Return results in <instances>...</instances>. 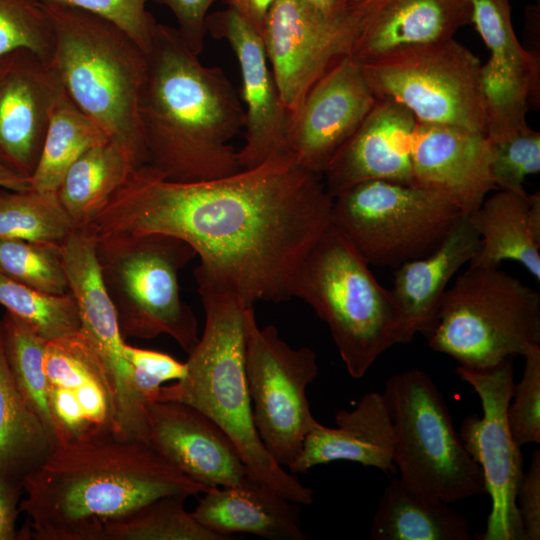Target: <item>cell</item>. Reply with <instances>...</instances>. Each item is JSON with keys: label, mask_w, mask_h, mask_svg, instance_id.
Here are the masks:
<instances>
[{"label": "cell", "mask_w": 540, "mask_h": 540, "mask_svg": "<svg viewBox=\"0 0 540 540\" xmlns=\"http://www.w3.org/2000/svg\"><path fill=\"white\" fill-rule=\"evenodd\" d=\"M332 202L322 175L290 151L192 182L167 180L145 164L86 228L95 238L158 233L181 239L200 257L195 273L253 307L291 298L299 266L331 224Z\"/></svg>", "instance_id": "obj_1"}, {"label": "cell", "mask_w": 540, "mask_h": 540, "mask_svg": "<svg viewBox=\"0 0 540 540\" xmlns=\"http://www.w3.org/2000/svg\"><path fill=\"white\" fill-rule=\"evenodd\" d=\"M23 485V529L36 540H101L106 522L156 498L208 490L148 443L122 439L109 428L57 441Z\"/></svg>", "instance_id": "obj_2"}, {"label": "cell", "mask_w": 540, "mask_h": 540, "mask_svg": "<svg viewBox=\"0 0 540 540\" xmlns=\"http://www.w3.org/2000/svg\"><path fill=\"white\" fill-rule=\"evenodd\" d=\"M139 113L147 165L177 182L242 170L230 141L244 128V108L219 67L203 65L177 28L157 23L147 52Z\"/></svg>", "instance_id": "obj_3"}, {"label": "cell", "mask_w": 540, "mask_h": 540, "mask_svg": "<svg viewBox=\"0 0 540 540\" xmlns=\"http://www.w3.org/2000/svg\"><path fill=\"white\" fill-rule=\"evenodd\" d=\"M205 325L188 352L183 378L163 385L156 401L188 404L210 417L236 445L253 479L298 505H311L314 491L278 465L255 428L245 371L244 318L248 307L232 290L194 273Z\"/></svg>", "instance_id": "obj_4"}, {"label": "cell", "mask_w": 540, "mask_h": 540, "mask_svg": "<svg viewBox=\"0 0 540 540\" xmlns=\"http://www.w3.org/2000/svg\"><path fill=\"white\" fill-rule=\"evenodd\" d=\"M41 1L53 25L51 62L66 94L128 153L136 168L145 165L139 106L147 53L102 16Z\"/></svg>", "instance_id": "obj_5"}, {"label": "cell", "mask_w": 540, "mask_h": 540, "mask_svg": "<svg viewBox=\"0 0 540 540\" xmlns=\"http://www.w3.org/2000/svg\"><path fill=\"white\" fill-rule=\"evenodd\" d=\"M291 297L306 302L323 320L352 378H362L389 348L411 342L415 333L391 290L332 223L303 259Z\"/></svg>", "instance_id": "obj_6"}, {"label": "cell", "mask_w": 540, "mask_h": 540, "mask_svg": "<svg viewBox=\"0 0 540 540\" xmlns=\"http://www.w3.org/2000/svg\"><path fill=\"white\" fill-rule=\"evenodd\" d=\"M436 352L484 369L540 345V294L499 268L469 267L445 291L427 335Z\"/></svg>", "instance_id": "obj_7"}, {"label": "cell", "mask_w": 540, "mask_h": 540, "mask_svg": "<svg viewBox=\"0 0 540 540\" xmlns=\"http://www.w3.org/2000/svg\"><path fill=\"white\" fill-rule=\"evenodd\" d=\"M194 249L165 234L96 238V257L123 338L165 334L188 353L198 342L191 308L180 296L178 273Z\"/></svg>", "instance_id": "obj_8"}, {"label": "cell", "mask_w": 540, "mask_h": 540, "mask_svg": "<svg viewBox=\"0 0 540 540\" xmlns=\"http://www.w3.org/2000/svg\"><path fill=\"white\" fill-rule=\"evenodd\" d=\"M382 396L394 430L393 464L409 489L448 503L486 494L482 471L427 373L413 368L391 376Z\"/></svg>", "instance_id": "obj_9"}, {"label": "cell", "mask_w": 540, "mask_h": 540, "mask_svg": "<svg viewBox=\"0 0 540 540\" xmlns=\"http://www.w3.org/2000/svg\"><path fill=\"white\" fill-rule=\"evenodd\" d=\"M462 215L437 191L371 180L333 197L331 223L369 265L396 269L435 250Z\"/></svg>", "instance_id": "obj_10"}, {"label": "cell", "mask_w": 540, "mask_h": 540, "mask_svg": "<svg viewBox=\"0 0 540 540\" xmlns=\"http://www.w3.org/2000/svg\"><path fill=\"white\" fill-rule=\"evenodd\" d=\"M360 64L375 96L402 105L417 122L486 135L481 63L453 38Z\"/></svg>", "instance_id": "obj_11"}, {"label": "cell", "mask_w": 540, "mask_h": 540, "mask_svg": "<svg viewBox=\"0 0 540 540\" xmlns=\"http://www.w3.org/2000/svg\"><path fill=\"white\" fill-rule=\"evenodd\" d=\"M244 340L255 428L274 461L288 469L318 423L307 397L318 376L317 355L309 347L292 348L272 324L261 328L253 307L245 311Z\"/></svg>", "instance_id": "obj_12"}, {"label": "cell", "mask_w": 540, "mask_h": 540, "mask_svg": "<svg viewBox=\"0 0 540 540\" xmlns=\"http://www.w3.org/2000/svg\"><path fill=\"white\" fill-rule=\"evenodd\" d=\"M457 375L468 383L480 398L482 416L468 415L462 422L460 438L479 465L491 510L485 531L479 540H525L516 504L517 490L523 476L521 447L513 440L507 422V408L514 388L512 359L484 369L464 366Z\"/></svg>", "instance_id": "obj_13"}, {"label": "cell", "mask_w": 540, "mask_h": 540, "mask_svg": "<svg viewBox=\"0 0 540 540\" xmlns=\"http://www.w3.org/2000/svg\"><path fill=\"white\" fill-rule=\"evenodd\" d=\"M359 28L355 3L338 19L322 17L302 0L274 3L266 18L262 39L281 101L290 118L310 88L337 62L351 55Z\"/></svg>", "instance_id": "obj_14"}, {"label": "cell", "mask_w": 540, "mask_h": 540, "mask_svg": "<svg viewBox=\"0 0 540 540\" xmlns=\"http://www.w3.org/2000/svg\"><path fill=\"white\" fill-rule=\"evenodd\" d=\"M471 23L490 52L480 69L486 136L493 142L528 130L526 115L539 92V66L516 37L508 0H472Z\"/></svg>", "instance_id": "obj_15"}, {"label": "cell", "mask_w": 540, "mask_h": 540, "mask_svg": "<svg viewBox=\"0 0 540 540\" xmlns=\"http://www.w3.org/2000/svg\"><path fill=\"white\" fill-rule=\"evenodd\" d=\"M376 102L361 64L344 57L310 88L290 118L289 151L303 167L323 175Z\"/></svg>", "instance_id": "obj_16"}, {"label": "cell", "mask_w": 540, "mask_h": 540, "mask_svg": "<svg viewBox=\"0 0 540 540\" xmlns=\"http://www.w3.org/2000/svg\"><path fill=\"white\" fill-rule=\"evenodd\" d=\"M64 88L52 62L29 49L0 57V163L31 179Z\"/></svg>", "instance_id": "obj_17"}, {"label": "cell", "mask_w": 540, "mask_h": 540, "mask_svg": "<svg viewBox=\"0 0 540 540\" xmlns=\"http://www.w3.org/2000/svg\"><path fill=\"white\" fill-rule=\"evenodd\" d=\"M206 27L213 37L229 44L240 68L245 104V142L238 151L241 168H253L289 151L290 117L281 101L262 36L229 7L209 14Z\"/></svg>", "instance_id": "obj_18"}, {"label": "cell", "mask_w": 540, "mask_h": 540, "mask_svg": "<svg viewBox=\"0 0 540 540\" xmlns=\"http://www.w3.org/2000/svg\"><path fill=\"white\" fill-rule=\"evenodd\" d=\"M45 373L57 441L102 428L114 430V399L106 370L80 329L47 341Z\"/></svg>", "instance_id": "obj_19"}, {"label": "cell", "mask_w": 540, "mask_h": 540, "mask_svg": "<svg viewBox=\"0 0 540 540\" xmlns=\"http://www.w3.org/2000/svg\"><path fill=\"white\" fill-rule=\"evenodd\" d=\"M147 443L205 488L241 483L249 471L228 434L200 410L176 401L147 404Z\"/></svg>", "instance_id": "obj_20"}, {"label": "cell", "mask_w": 540, "mask_h": 540, "mask_svg": "<svg viewBox=\"0 0 540 540\" xmlns=\"http://www.w3.org/2000/svg\"><path fill=\"white\" fill-rule=\"evenodd\" d=\"M491 144L485 134L417 122L412 142V184L446 195L468 215L496 188Z\"/></svg>", "instance_id": "obj_21"}, {"label": "cell", "mask_w": 540, "mask_h": 540, "mask_svg": "<svg viewBox=\"0 0 540 540\" xmlns=\"http://www.w3.org/2000/svg\"><path fill=\"white\" fill-rule=\"evenodd\" d=\"M416 124L405 107L377 98L324 171L322 177L328 193L335 197L371 180L412 184L411 150Z\"/></svg>", "instance_id": "obj_22"}, {"label": "cell", "mask_w": 540, "mask_h": 540, "mask_svg": "<svg viewBox=\"0 0 540 540\" xmlns=\"http://www.w3.org/2000/svg\"><path fill=\"white\" fill-rule=\"evenodd\" d=\"M360 28L351 57L360 63L442 42L471 23L472 0H358Z\"/></svg>", "instance_id": "obj_23"}, {"label": "cell", "mask_w": 540, "mask_h": 540, "mask_svg": "<svg viewBox=\"0 0 540 540\" xmlns=\"http://www.w3.org/2000/svg\"><path fill=\"white\" fill-rule=\"evenodd\" d=\"M61 246L69 292L78 307L80 330L99 355L113 392L125 395L132 389V371L124 356L125 341L117 314L102 280L96 238L86 227L76 228Z\"/></svg>", "instance_id": "obj_24"}, {"label": "cell", "mask_w": 540, "mask_h": 540, "mask_svg": "<svg viewBox=\"0 0 540 540\" xmlns=\"http://www.w3.org/2000/svg\"><path fill=\"white\" fill-rule=\"evenodd\" d=\"M336 427L317 423L288 467L292 474L306 473L317 465L346 460L385 473L394 470V430L382 393L369 392L352 410L335 415Z\"/></svg>", "instance_id": "obj_25"}, {"label": "cell", "mask_w": 540, "mask_h": 540, "mask_svg": "<svg viewBox=\"0 0 540 540\" xmlns=\"http://www.w3.org/2000/svg\"><path fill=\"white\" fill-rule=\"evenodd\" d=\"M192 512L222 540L234 533L268 540H304L298 504L248 476L241 483L209 488Z\"/></svg>", "instance_id": "obj_26"}, {"label": "cell", "mask_w": 540, "mask_h": 540, "mask_svg": "<svg viewBox=\"0 0 540 540\" xmlns=\"http://www.w3.org/2000/svg\"><path fill=\"white\" fill-rule=\"evenodd\" d=\"M481 244L468 216L462 215L435 250L395 269L391 292L415 334L433 330L448 283L470 263Z\"/></svg>", "instance_id": "obj_27"}, {"label": "cell", "mask_w": 540, "mask_h": 540, "mask_svg": "<svg viewBox=\"0 0 540 540\" xmlns=\"http://www.w3.org/2000/svg\"><path fill=\"white\" fill-rule=\"evenodd\" d=\"M467 216L482 240L469 267L497 268L513 260L540 281V234L531 225L528 193L500 190Z\"/></svg>", "instance_id": "obj_28"}, {"label": "cell", "mask_w": 540, "mask_h": 540, "mask_svg": "<svg viewBox=\"0 0 540 540\" xmlns=\"http://www.w3.org/2000/svg\"><path fill=\"white\" fill-rule=\"evenodd\" d=\"M372 540H471L469 522L450 503L409 489L399 478L384 488L370 529Z\"/></svg>", "instance_id": "obj_29"}, {"label": "cell", "mask_w": 540, "mask_h": 540, "mask_svg": "<svg viewBox=\"0 0 540 540\" xmlns=\"http://www.w3.org/2000/svg\"><path fill=\"white\" fill-rule=\"evenodd\" d=\"M56 444L54 432L32 410L13 381L0 319V473L23 485L47 460Z\"/></svg>", "instance_id": "obj_30"}, {"label": "cell", "mask_w": 540, "mask_h": 540, "mask_svg": "<svg viewBox=\"0 0 540 540\" xmlns=\"http://www.w3.org/2000/svg\"><path fill=\"white\" fill-rule=\"evenodd\" d=\"M136 169L128 153L107 140L85 151L67 170L58 200L76 228H85Z\"/></svg>", "instance_id": "obj_31"}, {"label": "cell", "mask_w": 540, "mask_h": 540, "mask_svg": "<svg viewBox=\"0 0 540 540\" xmlns=\"http://www.w3.org/2000/svg\"><path fill=\"white\" fill-rule=\"evenodd\" d=\"M109 140L103 129L84 113L65 90L52 111L32 189L57 193L70 166L88 149Z\"/></svg>", "instance_id": "obj_32"}, {"label": "cell", "mask_w": 540, "mask_h": 540, "mask_svg": "<svg viewBox=\"0 0 540 540\" xmlns=\"http://www.w3.org/2000/svg\"><path fill=\"white\" fill-rule=\"evenodd\" d=\"M187 497L156 498L106 522L101 540H222L184 506Z\"/></svg>", "instance_id": "obj_33"}, {"label": "cell", "mask_w": 540, "mask_h": 540, "mask_svg": "<svg viewBox=\"0 0 540 540\" xmlns=\"http://www.w3.org/2000/svg\"><path fill=\"white\" fill-rule=\"evenodd\" d=\"M75 229L56 193L0 190V238L61 245Z\"/></svg>", "instance_id": "obj_34"}, {"label": "cell", "mask_w": 540, "mask_h": 540, "mask_svg": "<svg viewBox=\"0 0 540 540\" xmlns=\"http://www.w3.org/2000/svg\"><path fill=\"white\" fill-rule=\"evenodd\" d=\"M1 322L5 356L13 381L32 410L54 432L47 402V340L28 323L8 311L4 313Z\"/></svg>", "instance_id": "obj_35"}, {"label": "cell", "mask_w": 540, "mask_h": 540, "mask_svg": "<svg viewBox=\"0 0 540 540\" xmlns=\"http://www.w3.org/2000/svg\"><path fill=\"white\" fill-rule=\"evenodd\" d=\"M0 305L28 323L42 338L53 340L80 329L73 295H51L15 281L0 271Z\"/></svg>", "instance_id": "obj_36"}, {"label": "cell", "mask_w": 540, "mask_h": 540, "mask_svg": "<svg viewBox=\"0 0 540 540\" xmlns=\"http://www.w3.org/2000/svg\"><path fill=\"white\" fill-rule=\"evenodd\" d=\"M61 245L0 238V271L40 292L66 294L69 288Z\"/></svg>", "instance_id": "obj_37"}, {"label": "cell", "mask_w": 540, "mask_h": 540, "mask_svg": "<svg viewBox=\"0 0 540 540\" xmlns=\"http://www.w3.org/2000/svg\"><path fill=\"white\" fill-rule=\"evenodd\" d=\"M53 46L52 20L41 0H0V57L24 48L51 61Z\"/></svg>", "instance_id": "obj_38"}, {"label": "cell", "mask_w": 540, "mask_h": 540, "mask_svg": "<svg viewBox=\"0 0 540 540\" xmlns=\"http://www.w3.org/2000/svg\"><path fill=\"white\" fill-rule=\"evenodd\" d=\"M490 144V174L496 188L527 194L525 178L540 171V133L529 128Z\"/></svg>", "instance_id": "obj_39"}, {"label": "cell", "mask_w": 540, "mask_h": 540, "mask_svg": "<svg viewBox=\"0 0 540 540\" xmlns=\"http://www.w3.org/2000/svg\"><path fill=\"white\" fill-rule=\"evenodd\" d=\"M523 356V376L507 408L508 427L519 447L540 443V345L529 346Z\"/></svg>", "instance_id": "obj_40"}, {"label": "cell", "mask_w": 540, "mask_h": 540, "mask_svg": "<svg viewBox=\"0 0 540 540\" xmlns=\"http://www.w3.org/2000/svg\"><path fill=\"white\" fill-rule=\"evenodd\" d=\"M102 16L124 30L146 53L157 24L147 10L149 0H45Z\"/></svg>", "instance_id": "obj_41"}, {"label": "cell", "mask_w": 540, "mask_h": 540, "mask_svg": "<svg viewBox=\"0 0 540 540\" xmlns=\"http://www.w3.org/2000/svg\"><path fill=\"white\" fill-rule=\"evenodd\" d=\"M124 356L131 366L132 381L136 393L149 404L156 401L160 388L167 382L184 377L185 362L150 349L124 344Z\"/></svg>", "instance_id": "obj_42"}, {"label": "cell", "mask_w": 540, "mask_h": 540, "mask_svg": "<svg viewBox=\"0 0 540 540\" xmlns=\"http://www.w3.org/2000/svg\"><path fill=\"white\" fill-rule=\"evenodd\" d=\"M168 7L174 14L181 37L190 50L200 55L207 33L208 11L216 0H151Z\"/></svg>", "instance_id": "obj_43"}, {"label": "cell", "mask_w": 540, "mask_h": 540, "mask_svg": "<svg viewBox=\"0 0 540 540\" xmlns=\"http://www.w3.org/2000/svg\"><path fill=\"white\" fill-rule=\"evenodd\" d=\"M516 504L525 540L540 539V450H534L528 470L520 481Z\"/></svg>", "instance_id": "obj_44"}, {"label": "cell", "mask_w": 540, "mask_h": 540, "mask_svg": "<svg viewBox=\"0 0 540 540\" xmlns=\"http://www.w3.org/2000/svg\"><path fill=\"white\" fill-rule=\"evenodd\" d=\"M24 486L7 479L0 473V540L26 539L24 532L17 530L16 522Z\"/></svg>", "instance_id": "obj_45"}, {"label": "cell", "mask_w": 540, "mask_h": 540, "mask_svg": "<svg viewBox=\"0 0 540 540\" xmlns=\"http://www.w3.org/2000/svg\"><path fill=\"white\" fill-rule=\"evenodd\" d=\"M228 7L248 22L261 36L266 18L277 0H224Z\"/></svg>", "instance_id": "obj_46"}, {"label": "cell", "mask_w": 540, "mask_h": 540, "mask_svg": "<svg viewBox=\"0 0 540 540\" xmlns=\"http://www.w3.org/2000/svg\"><path fill=\"white\" fill-rule=\"evenodd\" d=\"M314 12L327 19H338L344 16L354 0H302Z\"/></svg>", "instance_id": "obj_47"}, {"label": "cell", "mask_w": 540, "mask_h": 540, "mask_svg": "<svg viewBox=\"0 0 540 540\" xmlns=\"http://www.w3.org/2000/svg\"><path fill=\"white\" fill-rule=\"evenodd\" d=\"M0 187L25 191L32 189V184L30 178L20 175L0 163Z\"/></svg>", "instance_id": "obj_48"}, {"label": "cell", "mask_w": 540, "mask_h": 540, "mask_svg": "<svg viewBox=\"0 0 540 540\" xmlns=\"http://www.w3.org/2000/svg\"><path fill=\"white\" fill-rule=\"evenodd\" d=\"M356 1H358V0H354V2H356Z\"/></svg>", "instance_id": "obj_49"}]
</instances>
